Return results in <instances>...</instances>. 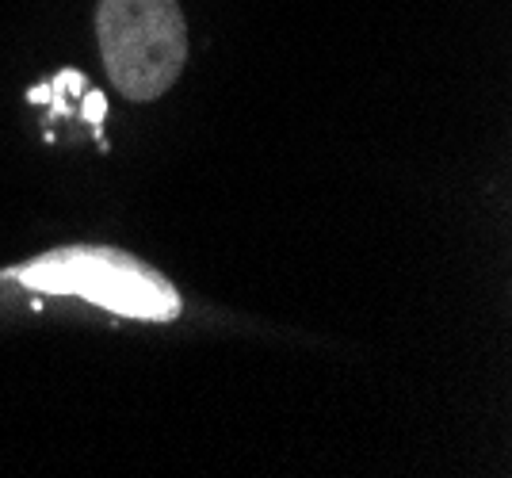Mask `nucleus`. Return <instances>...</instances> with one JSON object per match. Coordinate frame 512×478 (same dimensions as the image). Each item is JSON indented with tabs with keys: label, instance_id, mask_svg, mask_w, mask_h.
<instances>
[{
	"label": "nucleus",
	"instance_id": "1",
	"mask_svg": "<svg viewBox=\"0 0 512 478\" xmlns=\"http://www.w3.org/2000/svg\"><path fill=\"white\" fill-rule=\"evenodd\" d=\"M27 291L73 295L134 322H172L180 318V291L153 264L111 245H65L4 272Z\"/></svg>",
	"mask_w": 512,
	"mask_h": 478
},
{
	"label": "nucleus",
	"instance_id": "2",
	"mask_svg": "<svg viewBox=\"0 0 512 478\" xmlns=\"http://www.w3.org/2000/svg\"><path fill=\"white\" fill-rule=\"evenodd\" d=\"M96 39L111 85L134 104L165 96L188 62V27L176 0H100Z\"/></svg>",
	"mask_w": 512,
	"mask_h": 478
},
{
	"label": "nucleus",
	"instance_id": "3",
	"mask_svg": "<svg viewBox=\"0 0 512 478\" xmlns=\"http://www.w3.org/2000/svg\"><path fill=\"white\" fill-rule=\"evenodd\" d=\"M85 115L92 119V123H100V119H104V92L85 88Z\"/></svg>",
	"mask_w": 512,
	"mask_h": 478
}]
</instances>
